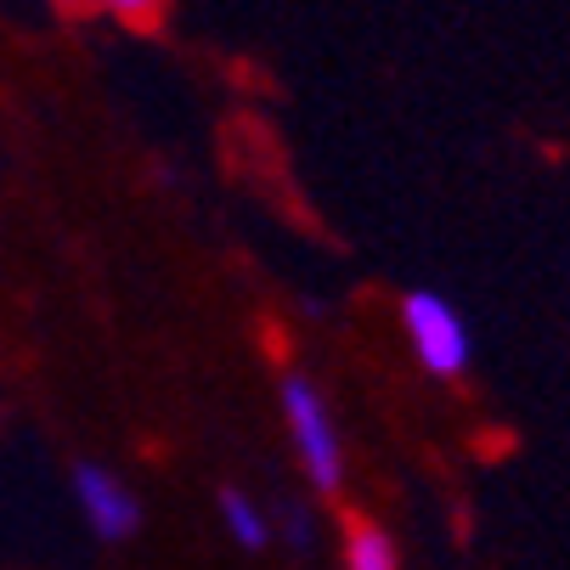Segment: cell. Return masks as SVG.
Here are the masks:
<instances>
[{"instance_id":"1","label":"cell","mask_w":570,"mask_h":570,"mask_svg":"<svg viewBox=\"0 0 570 570\" xmlns=\"http://www.w3.org/2000/svg\"><path fill=\"white\" fill-rule=\"evenodd\" d=\"M283 413H288L294 446H299V458H305V474L322 485V492H334L345 458H340V435H334V413H328V401L316 395V384H311V379L288 373V379H283Z\"/></svg>"},{"instance_id":"2","label":"cell","mask_w":570,"mask_h":570,"mask_svg":"<svg viewBox=\"0 0 570 570\" xmlns=\"http://www.w3.org/2000/svg\"><path fill=\"white\" fill-rule=\"evenodd\" d=\"M401 316H406V340H413L419 362L435 379H458L469 367V328H463V316L441 294H424V288L406 294Z\"/></svg>"},{"instance_id":"3","label":"cell","mask_w":570,"mask_h":570,"mask_svg":"<svg viewBox=\"0 0 570 570\" xmlns=\"http://www.w3.org/2000/svg\"><path fill=\"white\" fill-rule=\"evenodd\" d=\"M73 492H79V509H86V520H91L97 537H108V542L136 537V525H141V503L125 492V480H119V474L86 463V469L73 474Z\"/></svg>"},{"instance_id":"4","label":"cell","mask_w":570,"mask_h":570,"mask_svg":"<svg viewBox=\"0 0 570 570\" xmlns=\"http://www.w3.org/2000/svg\"><path fill=\"white\" fill-rule=\"evenodd\" d=\"M220 520H226V531L249 548V553H261V548L272 542V525H266L261 503H255L249 492H237V485H226V492H220Z\"/></svg>"},{"instance_id":"5","label":"cell","mask_w":570,"mask_h":570,"mask_svg":"<svg viewBox=\"0 0 570 570\" xmlns=\"http://www.w3.org/2000/svg\"><path fill=\"white\" fill-rule=\"evenodd\" d=\"M345 564L351 570H395V542L373 525V520H351L345 525Z\"/></svg>"},{"instance_id":"6","label":"cell","mask_w":570,"mask_h":570,"mask_svg":"<svg viewBox=\"0 0 570 570\" xmlns=\"http://www.w3.org/2000/svg\"><path fill=\"white\" fill-rule=\"evenodd\" d=\"M91 7H114V12H125V18H141V12L158 7V0H91Z\"/></svg>"},{"instance_id":"7","label":"cell","mask_w":570,"mask_h":570,"mask_svg":"<svg viewBox=\"0 0 570 570\" xmlns=\"http://www.w3.org/2000/svg\"><path fill=\"white\" fill-rule=\"evenodd\" d=\"M57 7H91V0H57Z\"/></svg>"}]
</instances>
